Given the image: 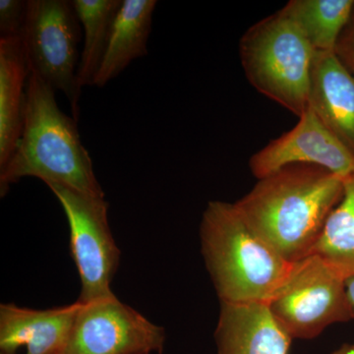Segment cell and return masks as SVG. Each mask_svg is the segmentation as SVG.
Returning a JSON list of instances; mask_svg holds the SVG:
<instances>
[{
  "label": "cell",
  "instance_id": "obj_1",
  "mask_svg": "<svg viewBox=\"0 0 354 354\" xmlns=\"http://www.w3.org/2000/svg\"><path fill=\"white\" fill-rule=\"evenodd\" d=\"M344 179L322 167L292 165L258 179L234 203L247 225L286 262L313 252L344 194Z\"/></svg>",
  "mask_w": 354,
  "mask_h": 354
},
{
  "label": "cell",
  "instance_id": "obj_2",
  "mask_svg": "<svg viewBox=\"0 0 354 354\" xmlns=\"http://www.w3.org/2000/svg\"><path fill=\"white\" fill-rule=\"evenodd\" d=\"M24 177L104 197L77 121L59 109L55 91L32 71L26 87L22 135L15 152L0 167L1 196Z\"/></svg>",
  "mask_w": 354,
  "mask_h": 354
},
{
  "label": "cell",
  "instance_id": "obj_3",
  "mask_svg": "<svg viewBox=\"0 0 354 354\" xmlns=\"http://www.w3.org/2000/svg\"><path fill=\"white\" fill-rule=\"evenodd\" d=\"M200 241L221 304H268L293 265L251 230L234 203H208Z\"/></svg>",
  "mask_w": 354,
  "mask_h": 354
},
{
  "label": "cell",
  "instance_id": "obj_4",
  "mask_svg": "<svg viewBox=\"0 0 354 354\" xmlns=\"http://www.w3.org/2000/svg\"><path fill=\"white\" fill-rule=\"evenodd\" d=\"M314 53L297 26L279 11L249 28L239 44L249 83L298 118L308 109Z\"/></svg>",
  "mask_w": 354,
  "mask_h": 354
},
{
  "label": "cell",
  "instance_id": "obj_5",
  "mask_svg": "<svg viewBox=\"0 0 354 354\" xmlns=\"http://www.w3.org/2000/svg\"><path fill=\"white\" fill-rule=\"evenodd\" d=\"M267 305L291 339H314L333 324L353 320L346 279L316 254L292 265Z\"/></svg>",
  "mask_w": 354,
  "mask_h": 354
},
{
  "label": "cell",
  "instance_id": "obj_6",
  "mask_svg": "<svg viewBox=\"0 0 354 354\" xmlns=\"http://www.w3.org/2000/svg\"><path fill=\"white\" fill-rule=\"evenodd\" d=\"M21 39L30 71L64 93L77 121L82 90L77 82L81 24L73 1L28 0Z\"/></svg>",
  "mask_w": 354,
  "mask_h": 354
},
{
  "label": "cell",
  "instance_id": "obj_7",
  "mask_svg": "<svg viewBox=\"0 0 354 354\" xmlns=\"http://www.w3.org/2000/svg\"><path fill=\"white\" fill-rule=\"evenodd\" d=\"M64 209L70 230V251L81 281V304L113 297L111 290L120 251L109 223V203L58 184H48Z\"/></svg>",
  "mask_w": 354,
  "mask_h": 354
},
{
  "label": "cell",
  "instance_id": "obj_8",
  "mask_svg": "<svg viewBox=\"0 0 354 354\" xmlns=\"http://www.w3.org/2000/svg\"><path fill=\"white\" fill-rule=\"evenodd\" d=\"M165 342L164 328L113 295L81 304L60 354H162Z\"/></svg>",
  "mask_w": 354,
  "mask_h": 354
},
{
  "label": "cell",
  "instance_id": "obj_9",
  "mask_svg": "<svg viewBox=\"0 0 354 354\" xmlns=\"http://www.w3.org/2000/svg\"><path fill=\"white\" fill-rule=\"evenodd\" d=\"M292 165H311L327 169L342 178L354 174V156L309 108L290 131L272 140L249 160L257 179Z\"/></svg>",
  "mask_w": 354,
  "mask_h": 354
},
{
  "label": "cell",
  "instance_id": "obj_10",
  "mask_svg": "<svg viewBox=\"0 0 354 354\" xmlns=\"http://www.w3.org/2000/svg\"><path fill=\"white\" fill-rule=\"evenodd\" d=\"M81 304L57 308H24L13 304L0 305V351L15 354L26 346V354H60L71 334Z\"/></svg>",
  "mask_w": 354,
  "mask_h": 354
},
{
  "label": "cell",
  "instance_id": "obj_11",
  "mask_svg": "<svg viewBox=\"0 0 354 354\" xmlns=\"http://www.w3.org/2000/svg\"><path fill=\"white\" fill-rule=\"evenodd\" d=\"M308 106L354 156V77L334 51H315Z\"/></svg>",
  "mask_w": 354,
  "mask_h": 354
},
{
  "label": "cell",
  "instance_id": "obj_12",
  "mask_svg": "<svg viewBox=\"0 0 354 354\" xmlns=\"http://www.w3.org/2000/svg\"><path fill=\"white\" fill-rule=\"evenodd\" d=\"M216 354H288L291 337L267 304H221Z\"/></svg>",
  "mask_w": 354,
  "mask_h": 354
},
{
  "label": "cell",
  "instance_id": "obj_13",
  "mask_svg": "<svg viewBox=\"0 0 354 354\" xmlns=\"http://www.w3.org/2000/svg\"><path fill=\"white\" fill-rule=\"evenodd\" d=\"M29 75L21 37L0 39V167L15 152L22 135Z\"/></svg>",
  "mask_w": 354,
  "mask_h": 354
},
{
  "label": "cell",
  "instance_id": "obj_14",
  "mask_svg": "<svg viewBox=\"0 0 354 354\" xmlns=\"http://www.w3.org/2000/svg\"><path fill=\"white\" fill-rule=\"evenodd\" d=\"M157 3L156 0H122L95 86L104 87L133 60L148 55V39Z\"/></svg>",
  "mask_w": 354,
  "mask_h": 354
},
{
  "label": "cell",
  "instance_id": "obj_15",
  "mask_svg": "<svg viewBox=\"0 0 354 354\" xmlns=\"http://www.w3.org/2000/svg\"><path fill=\"white\" fill-rule=\"evenodd\" d=\"M354 0H291L279 12L292 21L315 51H335Z\"/></svg>",
  "mask_w": 354,
  "mask_h": 354
},
{
  "label": "cell",
  "instance_id": "obj_16",
  "mask_svg": "<svg viewBox=\"0 0 354 354\" xmlns=\"http://www.w3.org/2000/svg\"><path fill=\"white\" fill-rule=\"evenodd\" d=\"M83 28V50L77 70V82L81 88L95 86L104 53L108 48L111 27L122 0H72Z\"/></svg>",
  "mask_w": 354,
  "mask_h": 354
},
{
  "label": "cell",
  "instance_id": "obj_17",
  "mask_svg": "<svg viewBox=\"0 0 354 354\" xmlns=\"http://www.w3.org/2000/svg\"><path fill=\"white\" fill-rule=\"evenodd\" d=\"M312 254L342 278L354 277V174L344 179L341 201L330 214Z\"/></svg>",
  "mask_w": 354,
  "mask_h": 354
},
{
  "label": "cell",
  "instance_id": "obj_18",
  "mask_svg": "<svg viewBox=\"0 0 354 354\" xmlns=\"http://www.w3.org/2000/svg\"><path fill=\"white\" fill-rule=\"evenodd\" d=\"M27 11V0H0V39L21 37Z\"/></svg>",
  "mask_w": 354,
  "mask_h": 354
},
{
  "label": "cell",
  "instance_id": "obj_19",
  "mask_svg": "<svg viewBox=\"0 0 354 354\" xmlns=\"http://www.w3.org/2000/svg\"><path fill=\"white\" fill-rule=\"evenodd\" d=\"M334 53L354 77V7L348 23L339 36Z\"/></svg>",
  "mask_w": 354,
  "mask_h": 354
},
{
  "label": "cell",
  "instance_id": "obj_20",
  "mask_svg": "<svg viewBox=\"0 0 354 354\" xmlns=\"http://www.w3.org/2000/svg\"><path fill=\"white\" fill-rule=\"evenodd\" d=\"M346 295H348V300L349 309H351L353 320L354 319V277L346 279Z\"/></svg>",
  "mask_w": 354,
  "mask_h": 354
},
{
  "label": "cell",
  "instance_id": "obj_21",
  "mask_svg": "<svg viewBox=\"0 0 354 354\" xmlns=\"http://www.w3.org/2000/svg\"><path fill=\"white\" fill-rule=\"evenodd\" d=\"M337 351L339 354H354V346H344Z\"/></svg>",
  "mask_w": 354,
  "mask_h": 354
},
{
  "label": "cell",
  "instance_id": "obj_22",
  "mask_svg": "<svg viewBox=\"0 0 354 354\" xmlns=\"http://www.w3.org/2000/svg\"><path fill=\"white\" fill-rule=\"evenodd\" d=\"M333 354H339V351H335V353Z\"/></svg>",
  "mask_w": 354,
  "mask_h": 354
},
{
  "label": "cell",
  "instance_id": "obj_23",
  "mask_svg": "<svg viewBox=\"0 0 354 354\" xmlns=\"http://www.w3.org/2000/svg\"><path fill=\"white\" fill-rule=\"evenodd\" d=\"M0 354H3V353H0Z\"/></svg>",
  "mask_w": 354,
  "mask_h": 354
}]
</instances>
